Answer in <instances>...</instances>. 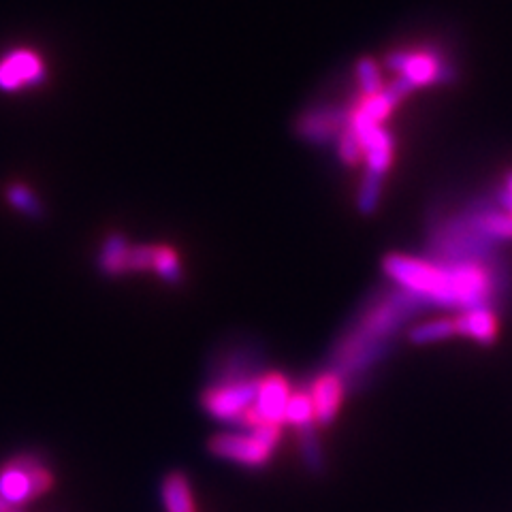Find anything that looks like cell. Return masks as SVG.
I'll use <instances>...</instances> for the list:
<instances>
[{
	"label": "cell",
	"mask_w": 512,
	"mask_h": 512,
	"mask_svg": "<svg viewBox=\"0 0 512 512\" xmlns=\"http://www.w3.org/2000/svg\"><path fill=\"white\" fill-rule=\"evenodd\" d=\"M338 154L342 158V163H346L348 167H355L363 160L361 141L350 131V126H346V131L338 137Z\"/></svg>",
	"instance_id": "obj_24"
},
{
	"label": "cell",
	"mask_w": 512,
	"mask_h": 512,
	"mask_svg": "<svg viewBox=\"0 0 512 512\" xmlns=\"http://www.w3.org/2000/svg\"><path fill=\"white\" fill-rule=\"evenodd\" d=\"M384 274L402 291L419 297L425 306L440 308L444 291V265L431 259L406 254H387L382 261Z\"/></svg>",
	"instance_id": "obj_2"
},
{
	"label": "cell",
	"mask_w": 512,
	"mask_h": 512,
	"mask_svg": "<svg viewBox=\"0 0 512 512\" xmlns=\"http://www.w3.org/2000/svg\"><path fill=\"white\" fill-rule=\"evenodd\" d=\"M210 453L214 457L239 463L244 468H263L269 463L274 448H269L265 442L250 434H231L224 431L210 440Z\"/></svg>",
	"instance_id": "obj_7"
},
{
	"label": "cell",
	"mask_w": 512,
	"mask_h": 512,
	"mask_svg": "<svg viewBox=\"0 0 512 512\" xmlns=\"http://www.w3.org/2000/svg\"><path fill=\"white\" fill-rule=\"evenodd\" d=\"M498 203H500L502 210H506L508 214H512V171L506 173L504 186H502V190L498 192Z\"/></svg>",
	"instance_id": "obj_25"
},
{
	"label": "cell",
	"mask_w": 512,
	"mask_h": 512,
	"mask_svg": "<svg viewBox=\"0 0 512 512\" xmlns=\"http://www.w3.org/2000/svg\"><path fill=\"white\" fill-rule=\"evenodd\" d=\"M457 335V327H455V318H440V320H429V323L416 325L414 329H410L408 338L412 344L423 346V344H436L442 340H448Z\"/></svg>",
	"instance_id": "obj_18"
},
{
	"label": "cell",
	"mask_w": 512,
	"mask_h": 512,
	"mask_svg": "<svg viewBox=\"0 0 512 512\" xmlns=\"http://www.w3.org/2000/svg\"><path fill=\"white\" fill-rule=\"evenodd\" d=\"M11 506L5 502V498H0V512H5V510H9Z\"/></svg>",
	"instance_id": "obj_26"
},
{
	"label": "cell",
	"mask_w": 512,
	"mask_h": 512,
	"mask_svg": "<svg viewBox=\"0 0 512 512\" xmlns=\"http://www.w3.org/2000/svg\"><path fill=\"white\" fill-rule=\"evenodd\" d=\"M47 71L41 56L32 50H13L0 58V90L18 92L45 82Z\"/></svg>",
	"instance_id": "obj_8"
},
{
	"label": "cell",
	"mask_w": 512,
	"mask_h": 512,
	"mask_svg": "<svg viewBox=\"0 0 512 512\" xmlns=\"http://www.w3.org/2000/svg\"><path fill=\"white\" fill-rule=\"evenodd\" d=\"M54 485V474L35 455H20L0 472V498L9 506H22L47 493Z\"/></svg>",
	"instance_id": "obj_3"
},
{
	"label": "cell",
	"mask_w": 512,
	"mask_h": 512,
	"mask_svg": "<svg viewBox=\"0 0 512 512\" xmlns=\"http://www.w3.org/2000/svg\"><path fill=\"white\" fill-rule=\"evenodd\" d=\"M387 67L406 79L412 88H423L431 84H451L455 79L453 64L440 52H393L387 56Z\"/></svg>",
	"instance_id": "obj_4"
},
{
	"label": "cell",
	"mask_w": 512,
	"mask_h": 512,
	"mask_svg": "<svg viewBox=\"0 0 512 512\" xmlns=\"http://www.w3.org/2000/svg\"><path fill=\"white\" fill-rule=\"evenodd\" d=\"M261 367H263V352L256 344H242L231 350L222 352V359L218 361L212 384H229V382H248V380H261Z\"/></svg>",
	"instance_id": "obj_10"
},
{
	"label": "cell",
	"mask_w": 512,
	"mask_h": 512,
	"mask_svg": "<svg viewBox=\"0 0 512 512\" xmlns=\"http://www.w3.org/2000/svg\"><path fill=\"white\" fill-rule=\"evenodd\" d=\"M357 139L361 141L363 148V160L367 165L365 173L378 175V178H384V173L389 171L391 163H393V150L395 143L389 131H384L382 126L370 128V131L359 133Z\"/></svg>",
	"instance_id": "obj_12"
},
{
	"label": "cell",
	"mask_w": 512,
	"mask_h": 512,
	"mask_svg": "<svg viewBox=\"0 0 512 512\" xmlns=\"http://www.w3.org/2000/svg\"><path fill=\"white\" fill-rule=\"evenodd\" d=\"M256 393H259V380L210 384L201 402L205 412L214 416L216 421L235 425L254 406Z\"/></svg>",
	"instance_id": "obj_5"
},
{
	"label": "cell",
	"mask_w": 512,
	"mask_h": 512,
	"mask_svg": "<svg viewBox=\"0 0 512 512\" xmlns=\"http://www.w3.org/2000/svg\"><path fill=\"white\" fill-rule=\"evenodd\" d=\"M291 387L282 374H267L259 380V393H256L254 406L242 416L239 427L254 429L263 423L284 425L286 423V406L291 399Z\"/></svg>",
	"instance_id": "obj_6"
},
{
	"label": "cell",
	"mask_w": 512,
	"mask_h": 512,
	"mask_svg": "<svg viewBox=\"0 0 512 512\" xmlns=\"http://www.w3.org/2000/svg\"><path fill=\"white\" fill-rule=\"evenodd\" d=\"M5 197L13 210H18L20 214H24L28 218H43V214H45V207H43L41 199L24 184H11L5 192Z\"/></svg>",
	"instance_id": "obj_19"
},
{
	"label": "cell",
	"mask_w": 512,
	"mask_h": 512,
	"mask_svg": "<svg viewBox=\"0 0 512 512\" xmlns=\"http://www.w3.org/2000/svg\"><path fill=\"white\" fill-rule=\"evenodd\" d=\"M380 192H382V178H378V175H372V173H365V178L359 188V197H357V207L363 216H370L378 210Z\"/></svg>",
	"instance_id": "obj_22"
},
{
	"label": "cell",
	"mask_w": 512,
	"mask_h": 512,
	"mask_svg": "<svg viewBox=\"0 0 512 512\" xmlns=\"http://www.w3.org/2000/svg\"><path fill=\"white\" fill-rule=\"evenodd\" d=\"M350 120V109L342 107H314L303 114L297 124L295 133L306 139L308 143H316V146H323L329 141H338V137L346 131Z\"/></svg>",
	"instance_id": "obj_9"
},
{
	"label": "cell",
	"mask_w": 512,
	"mask_h": 512,
	"mask_svg": "<svg viewBox=\"0 0 512 512\" xmlns=\"http://www.w3.org/2000/svg\"><path fill=\"white\" fill-rule=\"evenodd\" d=\"M128 254H131V246H128L126 237L122 233H111L103 239L96 265H99L101 274L109 278L124 276L128 274Z\"/></svg>",
	"instance_id": "obj_14"
},
{
	"label": "cell",
	"mask_w": 512,
	"mask_h": 512,
	"mask_svg": "<svg viewBox=\"0 0 512 512\" xmlns=\"http://www.w3.org/2000/svg\"><path fill=\"white\" fill-rule=\"evenodd\" d=\"M344 387L346 382L331 370L323 372L312 382L310 397L314 406V421L318 425H329L335 421L344 399Z\"/></svg>",
	"instance_id": "obj_11"
},
{
	"label": "cell",
	"mask_w": 512,
	"mask_h": 512,
	"mask_svg": "<svg viewBox=\"0 0 512 512\" xmlns=\"http://www.w3.org/2000/svg\"><path fill=\"white\" fill-rule=\"evenodd\" d=\"M160 500L167 512H195L188 478L182 472H171L160 485Z\"/></svg>",
	"instance_id": "obj_16"
},
{
	"label": "cell",
	"mask_w": 512,
	"mask_h": 512,
	"mask_svg": "<svg viewBox=\"0 0 512 512\" xmlns=\"http://www.w3.org/2000/svg\"><path fill=\"white\" fill-rule=\"evenodd\" d=\"M5 512H22V510H20V508H15V506H11V508H9V510H5Z\"/></svg>",
	"instance_id": "obj_27"
},
{
	"label": "cell",
	"mask_w": 512,
	"mask_h": 512,
	"mask_svg": "<svg viewBox=\"0 0 512 512\" xmlns=\"http://www.w3.org/2000/svg\"><path fill=\"white\" fill-rule=\"evenodd\" d=\"M286 423H291L295 429L316 423L314 421V406L308 391H297L288 399L286 406Z\"/></svg>",
	"instance_id": "obj_20"
},
{
	"label": "cell",
	"mask_w": 512,
	"mask_h": 512,
	"mask_svg": "<svg viewBox=\"0 0 512 512\" xmlns=\"http://www.w3.org/2000/svg\"><path fill=\"white\" fill-rule=\"evenodd\" d=\"M425 303L402 288H389L374 295L352 318L329 352V370L344 382L370 372L391 352L393 335L419 314Z\"/></svg>",
	"instance_id": "obj_1"
},
{
	"label": "cell",
	"mask_w": 512,
	"mask_h": 512,
	"mask_svg": "<svg viewBox=\"0 0 512 512\" xmlns=\"http://www.w3.org/2000/svg\"><path fill=\"white\" fill-rule=\"evenodd\" d=\"M154 274H156L160 280H165V282H169V284H180V282L184 280L182 263H180L178 254H175L173 248H169V246H158Z\"/></svg>",
	"instance_id": "obj_21"
},
{
	"label": "cell",
	"mask_w": 512,
	"mask_h": 512,
	"mask_svg": "<svg viewBox=\"0 0 512 512\" xmlns=\"http://www.w3.org/2000/svg\"><path fill=\"white\" fill-rule=\"evenodd\" d=\"M457 335L470 338L478 344H493L498 338V316L493 314L491 308H474L466 310L455 318Z\"/></svg>",
	"instance_id": "obj_13"
},
{
	"label": "cell",
	"mask_w": 512,
	"mask_h": 512,
	"mask_svg": "<svg viewBox=\"0 0 512 512\" xmlns=\"http://www.w3.org/2000/svg\"><path fill=\"white\" fill-rule=\"evenodd\" d=\"M297 434H299V453L303 459V466L308 468L310 474L320 476L325 472V455H323V446H320V438L314 423L297 429Z\"/></svg>",
	"instance_id": "obj_17"
},
{
	"label": "cell",
	"mask_w": 512,
	"mask_h": 512,
	"mask_svg": "<svg viewBox=\"0 0 512 512\" xmlns=\"http://www.w3.org/2000/svg\"><path fill=\"white\" fill-rule=\"evenodd\" d=\"M474 227L487 235L493 242H502V239H512V214H508L502 207H474L468 212Z\"/></svg>",
	"instance_id": "obj_15"
},
{
	"label": "cell",
	"mask_w": 512,
	"mask_h": 512,
	"mask_svg": "<svg viewBox=\"0 0 512 512\" xmlns=\"http://www.w3.org/2000/svg\"><path fill=\"white\" fill-rule=\"evenodd\" d=\"M357 77H359V86L363 90V96L378 94L384 88L378 64L372 58H361L357 62Z\"/></svg>",
	"instance_id": "obj_23"
}]
</instances>
